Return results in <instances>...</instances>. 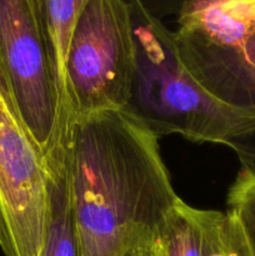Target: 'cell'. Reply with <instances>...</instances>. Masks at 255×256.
Here are the masks:
<instances>
[{"label":"cell","instance_id":"52a82bcc","mask_svg":"<svg viewBox=\"0 0 255 256\" xmlns=\"http://www.w3.org/2000/svg\"><path fill=\"white\" fill-rule=\"evenodd\" d=\"M48 209L40 256H79L70 202L65 145L45 159Z\"/></svg>","mask_w":255,"mask_h":256},{"label":"cell","instance_id":"277c9868","mask_svg":"<svg viewBox=\"0 0 255 256\" xmlns=\"http://www.w3.org/2000/svg\"><path fill=\"white\" fill-rule=\"evenodd\" d=\"M135 48L128 2L86 0L66 64L72 120L102 112H124L135 80Z\"/></svg>","mask_w":255,"mask_h":256},{"label":"cell","instance_id":"7c38bea8","mask_svg":"<svg viewBox=\"0 0 255 256\" xmlns=\"http://www.w3.org/2000/svg\"><path fill=\"white\" fill-rule=\"evenodd\" d=\"M125 256H159V245H158V240L152 244L144 245V246L136 248V249L132 250L128 252Z\"/></svg>","mask_w":255,"mask_h":256},{"label":"cell","instance_id":"7a4b0ae2","mask_svg":"<svg viewBox=\"0 0 255 256\" xmlns=\"http://www.w3.org/2000/svg\"><path fill=\"white\" fill-rule=\"evenodd\" d=\"M135 48V80L124 112L158 139L229 146L255 174V114L224 104L200 86L178 55L174 34L139 0L128 2Z\"/></svg>","mask_w":255,"mask_h":256},{"label":"cell","instance_id":"9c48e42d","mask_svg":"<svg viewBox=\"0 0 255 256\" xmlns=\"http://www.w3.org/2000/svg\"><path fill=\"white\" fill-rule=\"evenodd\" d=\"M224 212L200 210L180 200L158 236L162 256H209Z\"/></svg>","mask_w":255,"mask_h":256},{"label":"cell","instance_id":"8fae6325","mask_svg":"<svg viewBox=\"0 0 255 256\" xmlns=\"http://www.w3.org/2000/svg\"><path fill=\"white\" fill-rule=\"evenodd\" d=\"M209 256H252L238 220L224 212Z\"/></svg>","mask_w":255,"mask_h":256},{"label":"cell","instance_id":"4fadbf2b","mask_svg":"<svg viewBox=\"0 0 255 256\" xmlns=\"http://www.w3.org/2000/svg\"><path fill=\"white\" fill-rule=\"evenodd\" d=\"M158 245H159V242H158ZM159 256H162V250H160V246H159Z\"/></svg>","mask_w":255,"mask_h":256},{"label":"cell","instance_id":"6da1fadb","mask_svg":"<svg viewBox=\"0 0 255 256\" xmlns=\"http://www.w3.org/2000/svg\"><path fill=\"white\" fill-rule=\"evenodd\" d=\"M158 140L125 112L72 120L65 152L79 256H125L156 242L182 200Z\"/></svg>","mask_w":255,"mask_h":256},{"label":"cell","instance_id":"3957f363","mask_svg":"<svg viewBox=\"0 0 255 256\" xmlns=\"http://www.w3.org/2000/svg\"><path fill=\"white\" fill-rule=\"evenodd\" d=\"M0 92L44 159L64 144L39 0H0Z\"/></svg>","mask_w":255,"mask_h":256},{"label":"cell","instance_id":"8992f818","mask_svg":"<svg viewBox=\"0 0 255 256\" xmlns=\"http://www.w3.org/2000/svg\"><path fill=\"white\" fill-rule=\"evenodd\" d=\"M172 34L180 60L200 86L224 104L255 114V29L229 45Z\"/></svg>","mask_w":255,"mask_h":256},{"label":"cell","instance_id":"30bf717a","mask_svg":"<svg viewBox=\"0 0 255 256\" xmlns=\"http://www.w3.org/2000/svg\"><path fill=\"white\" fill-rule=\"evenodd\" d=\"M228 212L242 226L250 252L255 256V174L240 170L226 198Z\"/></svg>","mask_w":255,"mask_h":256},{"label":"cell","instance_id":"ba28073f","mask_svg":"<svg viewBox=\"0 0 255 256\" xmlns=\"http://www.w3.org/2000/svg\"><path fill=\"white\" fill-rule=\"evenodd\" d=\"M86 0H39L40 16L60 100L62 132L68 136L72 122L68 90L66 64L78 16Z\"/></svg>","mask_w":255,"mask_h":256},{"label":"cell","instance_id":"5b68a950","mask_svg":"<svg viewBox=\"0 0 255 256\" xmlns=\"http://www.w3.org/2000/svg\"><path fill=\"white\" fill-rule=\"evenodd\" d=\"M48 209L45 159L0 92V249L40 256Z\"/></svg>","mask_w":255,"mask_h":256}]
</instances>
